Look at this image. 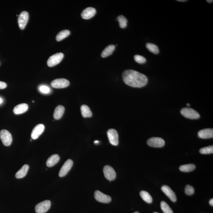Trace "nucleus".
<instances>
[{
	"label": "nucleus",
	"mask_w": 213,
	"mask_h": 213,
	"mask_svg": "<svg viewBox=\"0 0 213 213\" xmlns=\"http://www.w3.org/2000/svg\"><path fill=\"white\" fill-rule=\"evenodd\" d=\"M181 114L184 117L190 119H197L199 118V114L194 109L190 108H184L180 110Z\"/></svg>",
	"instance_id": "obj_2"
},
{
	"label": "nucleus",
	"mask_w": 213,
	"mask_h": 213,
	"mask_svg": "<svg viewBox=\"0 0 213 213\" xmlns=\"http://www.w3.org/2000/svg\"><path fill=\"white\" fill-rule=\"evenodd\" d=\"M140 195L141 197L142 198L145 202L148 203H151L153 202V198L148 192L145 191H142L140 193Z\"/></svg>",
	"instance_id": "obj_24"
},
{
	"label": "nucleus",
	"mask_w": 213,
	"mask_h": 213,
	"mask_svg": "<svg viewBox=\"0 0 213 213\" xmlns=\"http://www.w3.org/2000/svg\"><path fill=\"white\" fill-rule=\"evenodd\" d=\"M69 85H70V82L68 80L63 78L55 79L51 83V86L52 87L56 88L67 87Z\"/></svg>",
	"instance_id": "obj_8"
},
{
	"label": "nucleus",
	"mask_w": 213,
	"mask_h": 213,
	"mask_svg": "<svg viewBox=\"0 0 213 213\" xmlns=\"http://www.w3.org/2000/svg\"><path fill=\"white\" fill-rule=\"evenodd\" d=\"M29 20V14L26 11H23L20 14L18 19L19 27L23 30L25 27Z\"/></svg>",
	"instance_id": "obj_12"
},
{
	"label": "nucleus",
	"mask_w": 213,
	"mask_h": 213,
	"mask_svg": "<svg viewBox=\"0 0 213 213\" xmlns=\"http://www.w3.org/2000/svg\"><path fill=\"white\" fill-rule=\"evenodd\" d=\"M185 192L186 195L188 196H191L194 193L195 190L193 187L188 185L185 188Z\"/></svg>",
	"instance_id": "obj_31"
},
{
	"label": "nucleus",
	"mask_w": 213,
	"mask_h": 213,
	"mask_svg": "<svg viewBox=\"0 0 213 213\" xmlns=\"http://www.w3.org/2000/svg\"><path fill=\"white\" fill-rule=\"evenodd\" d=\"M161 189L165 194L169 198L171 201L173 202H175L176 201V195L169 187L164 185L162 186Z\"/></svg>",
	"instance_id": "obj_13"
},
{
	"label": "nucleus",
	"mask_w": 213,
	"mask_h": 213,
	"mask_svg": "<svg viewBox=\"0 0 213 213\" xmlns=\"http://www.w3.org/2000/svg\"><path fill=\"white\" fill-rule=\"evenodd\" d=\"M73 165L72 160L69 159L66 161L61 168L59 172V176L60 177L65 176L71 169Z\"/></svg>",
	"instance_id": "obj_10"
},
{
	"label": "nucleus",
	"mask_w": 213,
	"mask_h": 213,
	"mask_svg": "<svg viewBox=\"0 0 213 213\" xmlns=\"http://www.w3.org/2000/svg\"><path fill=\"white\" fill-rule=\"evenodd\" d=\"M81 114L84 118L91 117L92 116V113L88 106L83 105L81 107Z\"/></svg>",
	"instance_id": "obj_21"
},
{
	"label": "nucleus",
	"mask_w": 213,
	"mask_h": 213,
	"mask_svg": "<svg viewBox=\"0 0 213 213\" xmlns=\"http://www.w3.org/2000/svg\"><path fill=\"white\" fill-rule=\"evenodd\" d=\"M209 204L210 205H211V206H213V199H211V200H210V201H209Z\"/></svg>",
	"instance_id": "obj_34"
},
{
	"label": "nucleus",
	"mask_w": 213,
	"mask_h": 213,
	"mask_svg": "<svg viewBox=\"0 0 213 213\" xmlns=\"http://www.w3.org/2000/svg\"><path fill=\"white\" fill-rule=\"evenodd\" d=\"M153 213H158V212H155Z\"/></svg>",
	"instance_id": "obj_41"
},
{
	"label": "nucleus",
	"mask_w": 213,
	"mask_h": 213,
	"mask_svg": "<svg viewBox=\"0 0 213 213\" xmlns=\"http://www.w3.org/2000/svg\"><path fill=\"white\" fill-rule=\"evenodd\" d=\"M28 109V105L26 103H23L19 104L14 108L13 111L16 114H22L27 111Z\"/></svg>",
	"instance_id": "obj_17"
},
{
	"label": "nucleus",
	"mask_w": 213,
	"mask_h": 213,
	"mask_svg": "<svg viewBox=\"0 0 213 213\" xmlns=\"http://www.w3.org/2000/svg\"><path fill=\"white\" fill-rule=\"evenodd\" d=\"M199 152L201 154H207L213 153V145L207 146V147L201 148L199 150Z\"/></svg>",
	"instance_id": "obj_29"
},
{
	"label": "nucleus",
	"mask_w": 213,
	"mask_h": 213,
	"mask_svg": "<svg viewBox=\"0 0 213 213\" xmlns=\"http://www.w3.org/2000/svg\"><path fill=\"white\" fill-rule=\"evenodd\" d=\"M40 90L42 93L47 94L49 93L50 91V89L48 87L45 86H42L40 87Z\"/></svg>",
	"instance_id": "obj_32"
},
{
	"label": "nucleus",
	"mask_w": 213,
	"mask_h": 213,
	"mask_svg": "<svg viewBox=\"0 0 213 213\" xmlns=\"http://www.w3.org/2000/svg\"><path fill=\"white\" fill-rule=\"evenodd\" d=\"M51 205V201L45 200L38 203L35 207V211L37 213H45L49 209Z\"/></svg>",
	"instance_id": "obj_5"
},
{
	"label": "nucleus",
	"mask_w": 213,
	"mask_h": 213,
	"mask_svg": "<svg viewBox=\"0 0 213 213\" xmlns=\"http://www.w3.org/2000/svg\"><path fill=\"white\" fill-rule=\"evenodd\" d=\"M65 108L64 106L59 105L55 109L54 112V118L56 120H59L63 117L64 113Z\"/></svg>",
	"instance_id": "obj_18"
},
{
	"label": "nucleus",
	"mask_w": 213,
	"mask_h": 213,
	"mask_svg": "<svg viewBox=\"0 0 213 213\" xmlns=\"http://www.w3.org/2000/svg\"><path fill=\"white\" fill-rule=\"evenodd\" d=\"M60 160V157L58 154H53L49 157L47 160L46 165L48 167H52L56 165Z\"/></svg>",
	"instance_id": "obj_19"
},
{
	"label": "nucleus",
	"mask_w": 213,
	"mask_h": 213,
	"mask_svg": "<svg viewBox=\"0 0 213 213\" xmlns=\"http://www.w3.org/2000/svg\"><path fill=\"white\" fill-rule=\"evenodd\" d=\"M115 48V45H110L106 47L101 54L102 57L106 58L111 55Z\"/></svg>",
	"instance_id": "obj_22"
},
{
	"label": "nucleus",
	"mask_w": 213,
	"mask_h": 213,
	"mask_svg": "<svg viewBox=\"0 0 213 213\" xmlns=\"http://www.w3.org/2000/svg\"><path fill=\"white\" fill-rule=\"evenodd\" d=\"M147 143L149 146L151 147L161 148L164 146L165 142L164 140L161 138L153 137L148 140Z\"/></svg>",
	"instance_id": "obj_6"
},
{
	"label": "nucleus",
	"mask_w": 213,
	"mask_h": 213,
	"mask_svg": "<svg viewBox=\"0 0 213 213\" xmlns=\"http://www.w3.org/2000/svg\"><path fill=\"white\" fill-rule=\"evenodd\" d=\"M29 168V165L27 164L25 165L18 171H17V172L15 175L16 177L18 179L24 177L27 175Z\"/></svg>",
	"instance_id": "obj_20"
},
{
	"label": "nucleus",
	"mask_w": 213,
	"mask_h": 213,
	"mask_svg": "<svg viewBox=\"0 0 213 213\" xmlns=\"http://www.w3.org/2000/svg\"><path fill=\"white\" fill-rule=\"evenodd\" d=\"M134 58L135 61L139 64L145 63L146 61L145 58L141 55H135L134 56Z\"/></svg>",
	"instance_id": "obj_30"
},
{
	"label": "nucleus",
	"mask_w": 213,
	"mask_h": 213,
	"mask_svg": "<svg viewBox=\"0 0 213 213\" xmlns=\"http://www.w3.org/2000/svg\"><path fill=\"white\" fill-rule=\"evenodd\" d=\"M105 177L109 181L114 180L116 178V173L113 167L109 165H106L103 169Z\"/></svg>",
	"instance_id": "obj_7"
},
{
	"label": "nucleus",
	"mask_w": 213,
	"mask_h": 213,
	"mask_svg": "<svg viewBox=\"0 0 213 213\" xmlns=\"http://www.w3.org/2000/svg\"><path fill=\"white\" fill-rule=\"evenodd\" d=\"M177 1H179V2H184L187 1H186V0H177Z\"/></svg>",
	"instance_id": "obj_35"
},
{
	"label": "nucleus",
	"mask_w": 213,
	"mask_h": 213,
	"mask_svg": "<svg viewBox=\"0 0 213 213\" xmlns=\"http://www.w3.org/2000/svg\"><path fill=\"white\" fill-rule=\"evenodd\" d=\"M45 127L43 124H39L36 126L31 133L32 139H36L44 132Z\"/></svg>",
	"instance_id": "obj_14"
},
{
	"label": "nucleus",
	"mask_w": 213,
	"mask_h": 213,
	"mask_svg": "<svg viewBox=\"0 0 213 213\" xmlns=\"http://www.w3.org/2000/svg\"><path fill=\"white\" fill-rule=\"evenodd\" d=\"M0 138L2 143L6 146H9L12 143V135L10 133L6 130H2L0 131Z\"/></svg>",
	"instance_id": "obj_4"
},
{
	"label": "nucleus",
	"mask_w": 213,
	"mask_h": 213,
	"mask_svg": "<svg viewBox=\"0 0 213 213\" xmlns=\"http://www.w3.org/2000/svg\"><path fill=\"white\" fill-rule=\"evenodd\" d=\"M146 47L150 52L153 53L157 54L159 52L158 47L154 44L148 43L146 44Z\"/></svg>",
	"instance_id": "obj_26"
},
{
	"label": "nucleus",
	"mask_w": 213,
	"mask_h": 213,
	"mask_svg": "<svg viewBox=\"0 0 213 213\" xmlns=\"http://www.w3.org/2000/svg\"><path fill=\"white\" fill-rule=\"evenodd\" d=\"M123 81L127 85L133 87L141 88L147 84V77L144 74L135 71L125 70L122 74Z\"/></svg>",
	"instance_id": "obj_1"
},
{
	"label": "nucleus",
	"mask_w": 213,
	"mask_h": 213,
	"mask_svg": "<svg viewBox=\"0 0 213 213\" xmlns=\"http://www.w3.org/2000/svg\"><path fill=\"white\" fill-rule=\"evenodd\" d=\"M134 213H139L138 211H136V212H134Z\"/></svg>",
	"instance_id": "obj_40"
},
{
	"label": "nucleus",
	"mask_w": 213,
	"mask_h": 213,
	"mask_svg": "<svg viewBox=\"0 0 213 213\" xmlns=\"http://www.w3.org/2000/svg\"><path fill=\"white\" fill-rule=\"evenodd\" d=\"M207 2H208V3H212L213 2L212 0H207Z\"/></svg>",
	"instance_id": "obj_36"
},
{
	"label": "nucleus",
	"mask_w": 213,
	"mask_h": 213,
	"mask_svg": "<svg viewBox=\"0 0 213 213\" xmlns=\"http://www.w3.org/2000/svg\"><path fill=\"white\" fill-rule=\"evenodd\" d=\"M161 208L162 211L164 213H173L172 210L165 202H161Z\"/></svg>",
	"instance_id": "obj_28"
},
{
	"label": "nucleus",
	"mask_w": 213,
	"mask_h": 213,
	"mask_svg": "<svg viewBox=\"0 0 213 213\" xmlns=\"http://www.w3.org/2000/svg\"><path fill=\"white\" fill-rule=\"evenodd\" d=\"M6 87L7 85L5 83L0 81V89H3L6 88Z\"/></svg>",
	"instance_id": "obj_33"
},
{
	"label": "nucleus",
	"mask_w": 213,
	"mask_h": 213,
	"mask_svg": "<svg viewBox=\"0 0 213 213\" xmlns=\"http://www.w3.org/2000/svg\"><path fill=\"white\" fill-rule=\"evenodd\" d=\"M96 13V10L92 7H88L83 10L81 16L83 19H88L91 18Z\"/></svg>",
	"instance_id": "obj_15"
},
{
	"label": "nucleus",
	"mask_w": 213,
	"mask_h": 213,
	"mask_svg": "<svg viewBox=\"0 0 213 213\" xmlns=\"http://www.w3.org/2000/svg\"><path fill=\"white\" fill-rule=\"evenodd\" d=\"M107 134L110 144L117 146L118 144V135L117 131L114 129H110L107 131Z\"/></svg>",
	"instance_id": "obj_9"
},
{
	"label": "nucleus",
	"mask_w": 213,
	"mask_h": 213,
	"mask_svg": "<svg viewBox=\"0 0 213 213\" xmlns=\"http://www.w3.org/2000/svg\"><path fill=\"white\" fill-rule=\"evenodd\" d=\"M70 31L69 30H64L60 32L56 36V40L57 41H62L68 37L70 34Z\"/></svg>",
	"instance_id": "obj_25"
},
{
	"label": "nucleus",
	"mask_w": 213,
	"mask_h": 213,
	"mask_svg": "<svg viewBox=\"0 0 213 213\" xmlns=\"http://www.w3.org/2000/svg\"><path fill=\"white\" fill-rule=\"evenodd\" d=\"M196 168V166L194 164H188L180 166L179 169L182 172H189L193 171Z\"/></svg>",
	"instance_id": "obj_23"
},
{
	"label": "nucleus",
	"mask_w": 213,
	"mask_h": 213,
	"mask_svg": "<svg viewBox=\"0 0 213 213\" xmlns=\"http://www.w3.org/2000/svg\"><path fill=\"white\" fill-rule=\"evenodd\" d=\"M95 197L96 200L102 203H108L111 200V197L110 196L98 190L95 192Z\"/></svg>",
	"instance_id": "obj_11"
},
{
	"label": "nucleus",
	"mask_w": 213,
	"mask_h": 213,
	"mask_svg": "<svg viewBox=\"0 0 213 213\" xmlns=\"http://www.w3.org/2000/svg\"><path fill=\"white\" fill-rule=\"evenodd\" d=\"M187 106H190V104H189V103H188L187 104H186Z\"/></svg>",
	"instance_id": "obj_39"
},
{
	"label": "nucleus",
	"mask_w": 213,
	"mask_h": 213,
	"mask_svg": "<svg viewBox=\"0 0 213 213\" xmlns=\"http://www.w3.org/2000/svg\"><path fill=\"white\" fill-rule=\"evenodd\" d=\"M2 99L1 98H0V104H1V103H2Z\"/></svg>",
	"instance_id": "obj_38"
},
{
	"label": "nucleus",
	"mask_w": 213,
	"mask_h": 213,
	"mask_svg": "<svg viewBox=\"0 0 213 213\" xmlns=\"http://www.w3.org/2000/svg\"><path fill=\"white\" fill-rule=\"evenodd\" d=\"M117 20L119 23L120 26L121 28L124 29L126 27L128 20L125 17L122 15H120L118 17Z\"/></svg>",
	"instance_id": "obj_27"
},
{
	"label": "nucleus",
	"mask_w": 213,
	"mask_h": 213,
	"mask_svg": "<svg viewBox=\"0 0 213 213\" xmlns=\"http://www.w3.org/2000/svg\"><path fill=\"white\" fill-rule=\"evenodd\" d=\"M198 135L200 138L203 139L213 138V129L211 128L204 129L199 131Z\"/></svg>",
	"instance_id": "obj_16"
},
{
	"label": "nucleus",
	"mask_w": 213,
	"mask_h": 213,
	"mask_svg": "<svg viewBox=\"0 0 213 213\" xmlns=\"http://www.w3.org/2000/svg\"><path fill=\"white\" fill-rule=\"evenodd\" d=\"M94 143L96 144H97L99 143V141H94Z\"/></svg>",
	"instance_id": "obj_37"
},
{
	"label": "nucleus",
	"mask_w": 213,
	"mask_h": 213,
	"mask_svg": "<svg viewBox=\"0 0 213 213\" xmlns=\"http://www.w3.org/2000/svg\"><path fill=\"white\" fill-rule=\"evenodd\" d=\"M64 57V54L62 52H59L52 55L48 59L47 64L49 67H53L59 64Z\"/></svg>",
	"instance_id": "obj_3"
}]
</instances>
